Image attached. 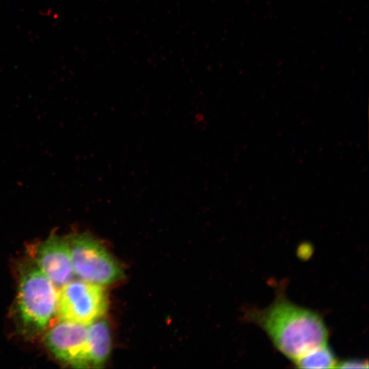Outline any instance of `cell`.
Masks as SVG:
<instances>
[{
  "instance_id": "obj_1",
  "label": "cell",
  "mask_w": 369,
  "mask_h": 369,
  "mask_svg": "<svg viewBox=\"0 0 369 369\" xmlns=\"http://www.w3.org/2000/svg\"><path fill=\"white\" fill-rule=\"evenodd\" d=\"M244 319L263 330L277 350L292 362L327 344L329 331L322 316L291 302L282 288L272 303L247 310Z\"/></svg>"
},
{
  "instance_id": "obj_2",
  "label": "cell",
  "mask_w": 369,
  "mask_h": 369,
  "mask_svg": "<svg viewBox=\"0 0 369 369\" xmlns=\"http://www.w3.org/2000/svg\"><path fill=\"white\" fill-rule=\"evenodd\" d=\"M18 292V309L23 325L31 330L46 328L56 315L58 290L36 264L22 271Z\"/></svg>"
},
{
  "instance_id": "obj_3",
  "label": "cell",
  "mask_w": 369,
  "mask_h": 369,
  "mask_svg": "<svg viewBox=\"0 0 369 369\" xmlns=\"http://www.w3.org/2000/svg\"><path fill=\"white\" fill-rule=\"evenodd\" d=\"M74 275L101 286L115 283L124 276L122 268L100 241L87 233L67 238Z\"/></svg>"
},
{
  "instance_id": "obj_4",
  "label": "cell",
  "mask_w": 369,
  "mask_h": 369,
  "mask_svg": "<svg viewBox=\"0 0 369 369\" xmlns=\"http://www.w3.org/2000/svg\"><path fill=\"white\" fill-rule=\"evenodd\" d=\"M107 307L102 286L72 279L59 289L56 316L59 321L88 325L100 318Z\"/></svg>"
},
{
  "instance_id": "obj_5",
  "label": "cell",
  "mask_w": 369,
  "mask_h": 369,
  "mask_svg": "<svg viewBox=\"0 0 369 369\" xmlns=\"http://www.w3.org/2000/svg\"><path fill=\"white\" fill-rule=\"evenodd\" d=\"M87 325L59 321L46 333L44 343L62 362L74 368H86Z\"/></svg>"
},
{
  "instance_id": "obj_6",
  "label": "cell",
  "mask_w": 369,
  "mask_h": 369,
  "mask_svg": "<svg viewBox=\"0 0 369 369\" xmlns=\"http://www.w3.org/2000/svg\"><path fill=\"white\" fill-rule=\"evenodd\" d=\"M36 264L59 289L74 275L67 238L51 234L38 246Z\"/></svg>"
},
{
  "instance_id": "obj_7",
  "label": "cell",
  "mask_w": 369,
  "mask_h": 369,
  "mask_svg": "<svg viewBox=\"0 0 369 369\" xmlns=\"http://www.w3.org/2000/svg\"><path fill=\"white\" fill-rule=\"evenodd\" d=\"M109 326L99 318L87 325L86 368H100L107 361L112 347Z\"/></svg>"
},
{
  "instance_id": "obj_8",
  "label": "cell",
  "mask_w": 369,
  "mask_h": 369,
  "mask_svg": "<svg viewBox=\"0 0 369 369\" xmlns=\"http://www.w3.org/2000/svg\"><path fill=\"white\" fill-rule=\"evenodd\" d=\"M337 359L327 344L315 348L293 361L299 368H333Z\"/></svg>"
},
{
  "instance_id": "obj_9",
  "label": "cell",
  "mask_w": 369,
  "mask_h": 369,
  "mask_svg": "<svg viewBox=\"0 0 369 369\" xmlns=\"http://www.w3.org/2000/svg\"><path fill=\"white\" fill-rule=\"evenodd\" d=\"M336 368H368V361L361 359H344L337 361Z\"/></svg>"
}]
</instances>
